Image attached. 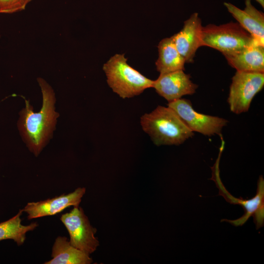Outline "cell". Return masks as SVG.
I'll use <instances>...</instances> for the list:
<instances>
[{"mask_svg": "<svg viewBox=\"0 0 264 264\" xmlns=\"http://www.w3.org/2000/svg\"><path fill=\"white\" fill-rule=\"evenodd\" d=\"M43 103L40 110L34 112L30 102L19 113L18 128L29 151L37 156L52 137L59 117L55 110L56 98L52 87L42 78H38Z\"/></svg>", "mask_w": 264, "mask_h": 264, "instance_id": "cell-1", "label": "cell"}, {"mask_svg": "<svg viewBox=\"0 0 264 264\" xmlns=\"http://www.w3.org/2000/svg\"><path fill=\"white\" fill-rule=\"evenodd\" d=\"M140 124L157 146L179 145L194 134L169 107L158 106L141 116Z\"/></svg>", "mask_w": 264, "mask_h": 264, "instance_id": "cell-2", "label": "cell"}, {"mask_svg": "<svg viewBox=\"0 0 264 264\" xmlns=\"http://www.w3.org/2000/svg\"><path fill=\"white\" fill-rule=\"evenodd\" d=\"M127 61L124 54H116L103 66L108 85L123 99L139 95L153 88L154 82L131 67Z\"/></svg>", "mask_w": 264, "mask_h": 264, "instance_id": "cell-3", "label": "cell"}, {"mask_svg": "<svg viewBox=\"0 0 264 264\" xmlns=\"http://www.w3.org/2000/svg\"><path fill=\"white\" fill-rule=\"evenodd\" d=\"M255 44H261L238 22L210 24L202 27L201 46L213 48L223 55L236 53Z\"/></svg>", "mask_w": 264, "mask_h": 264, "instance_id": "cell-4", "label": "cell"}, {"mask_svg": "<svg viewBox=\"0 0 264 264\" xmlns=\"http://www.w3.org/2000/svg\"><path fill=\"white\" fill-rule=\"evenodd\" d=\"M223 147L220 146L219 154L214 166L211 168L212 177L211 179L216 183L219 190V195L231 204H239L244 209V214L240 218L235 220L223 219L221 220L228 222L235 226H242L253 217L257 229L264 224V180L262 176H260L257 184V193L255 197L248 200L236 198L231 195L225 188L220 176L219 163Z\"/></svg>", "mask_w": 264, "mask_h": 264, "instance_id": "cell-5", "label": "cell"}, {"mask_svg": "<svg viewBox=\"0 0 264 264\" xmlns=\"http://www.w3.org/2000/svg\"><path fill=\"white\" fill-rule=\"evenodd\" d=\"M264 86V73L237 71L232 78L227 102L236 114L247 112Z\"/></svg>", "mask_w": 264, "mask_h": 264, "instance_id": "cell-6", "label": "cell"}, {"mask_svg": "<svg viewBox=\"0 0 264 264\" xmlns=\"http://www.w3.org/2000/svg\"><path fill=\"white\" fill-rule=\"evenodd\" d=\"M60 219L68 231L72 246L88 255L96 250L99 245L94 236L97 230L90 225L82 208L74 206Z\"/></svg>", "mask_w": 264, "mask_h": 264, "instance_id": "cell-7", "label": "cell"}, {"mask_svg": "<svg viewBox=\"0 0 264 264\" xmlns=\"http://www.w3.org/2000/svg\"><path fill=\"white\" fill-rule=\"evenodd\" d=\"M168 107L175 111L193 132H198L204 135H221L222 128L227 125L228 122L224 118L196 111L191 102L186 99L180 98L170 102Z\"/></svg>", "mask_w": 264, "mask_h": 264, "instance_id": "cell-8", "label": "cell"}, {"mask_svg": "<svg viewBox=\"0 0 264 264\" xmlns=\"http://www.w3.org/2000/svg\"><path fill=\"white\" fill-rule=\"evenodd\" d=\"M189 74L183 70L160 74L154 80L153 88L168 102L180 99L184 95L196 92L198 86L190 79Z\"/></svg>", "mask_w": 264, "mask_h": 264, "instance_id": "cell-9", "label": "cell"}, {"mask_svg": "<svg viewBox=\"0 0 264 264\" xmlns=\"http://www.w3.org/2000/svg\"><path fill=\"white\" fill-rule=\"evenodd\" d=\"M201 20L198 13H193L184 22L181 30L172 36L175 45L186 63H193L201 46Z\"/></svg>", "mask_w": 264, "mask_h": 264, "instance_id": "cell-10", "label": "cell"}, {"mask_svg": "<svg viewBox=\"0 0 264 264\" xmlns=\"http://www.w3.org/2000/svg\"><path fill=\"white\" fill-rule=\"evenodd\" d=\"M85 192V188L79 187L66 195L63 194L38 202H29L24 207L23 211L27 214L28 220L54 215L70 206L79 207Z\"/></svg>", "mask_w": 264, "mask_h": 264, "instance_id": "cell-11", "label": "cell"}, {"mask_svg": "<svg viewBox=\"0 0 264 264\" xmlns=\"http://www.w3.org/2000/svg\"><path fill=\"white\" fill-rule=\"evenodd\" d=\"M223 4L237 22L264 45V14L252 4L251 0H245L243 10L230 2H225Z\"/></svg>", "mask_w": 264, "mask_h": 264, "instance_id": "cell-12", "label": "cell"}, {"mask_svg": "<svg viewBox=\"0 0 264 264\" xmlns=\"http://www.w3.org/2000/svg\"><path fill=\"white\" fill-rule=\"evenodd\" d=\"M223 55L237 71L264 73V45L255 44L242 51Z\"/></svg>", "mask_w": 264, "mask_h": 264, "instance_id": "cell-13", "label": "cell"}, {"mask_svg": "<svg viewBox=\"0 0 264 264\" xmlns=\"http://www.w3.org/2000/svg\"><path fill=\"white\" fill-rule=\"evenodd\" d=\"M52 259L45 264H89V255L72 246L65 237L56 238L52 247Z\"/></svg>", "mask_w": 264, "mask_h": 264, "instance_id": "cell-14", "label": "cell"}, {"mask_svg": "<svg viewBox=\"0 0 264 264\" xmlns=\"http://www.w3.org/2000/svg\"><path fill=\"white\" fill-rule=\"evenodd\" d=\"M157 47L158 58L155 66L160 74L184 70L185 61L177 50L172 36L160 41Z\"/></svg>", "mask_w": 264, "mask_h": 264, "instance_id": "cell-15", "label": "cell"}, {"mask_svg": "<svg viewBox=\"0 0 264 264\" xmlns=\"http://www.w3.org/2000/svg\"><path fill=\"white\" fill-rule=\"evenodd\" d=\"M23 209L8 220L0 223V241L4 240H12L18 245L24 242L27 232L33 230L37 226V222H33L28 225L21 223V216Z\"/></svg>", "mask_w": 264, "mask_h": 264, "instance_id": "cell-16", "label": "cell"}, {"mask_svg": "<svg viewBox=\"0 0 264 264\" xmlns=\"http://www.w3.org/2000/svg\"><path fill=\"white\" fill-rule=\"evenodd\" d=\"M32 0H0V13L12 14L25 9Z\"/></svg>", "mask_w": 264, "mask_h": 264, "instance_id": "cell-17", "label": "cell"}, {"mask_svg": "<svg viewBox=\"0 0 264 264\" xmlns=\"http://www.w3.org/2000/svg\"><path fill=\"white\" fill-rule=\"evenodd\" d=\"M257 2H258L261 6L264 7V0H255Z\"/></svg>", "mask_w": 264, "mask_h": 264, "instance_id": "cell-18", "label": "cell"}]
</instances>
